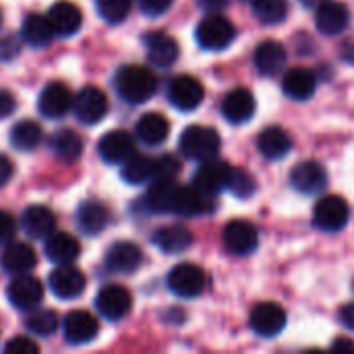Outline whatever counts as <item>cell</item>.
<instances>
[{"label":"cell","mask_w":354,"mask_h":354,"mask_svg":"<svg viewBox=\"0 0 354 354\" xmlns=\"http://www.w3.org/2000/svg\"><path fill=\"white\" fill-rule=\"evenodd\" d=\"M116 91L127 104H143L147 102L156 89H158V79L156 75L141 66V64H127L116 73Z\"/></svg>","instance_id":"6da1fadb"},{"label":"cell","mask_w":354,"mask_h":354,"mask_svg":"<svg viewBox=\"0 0 354 354\" xmlns=\"http://www.w3.org/2000/svg\"><path fill=\"white\" fill-rule=\"evenodd\" d=\"M220 145L222 141H220L218 131L212 127H201V124L185 129L178 141L180 153L189 160H199V162L216 158L220 151Z\"/></svg>","instance_id":"7a4b0ae2"},{"label":"cell","mask_w":354,"mask_h":354,"mask_svg":"<svg viewBox=\"0 0 354 354\" xmlns=\"http://www.w3.org/2000/svg\"><path fill=\"white\" fill-rule=\"evenodd\" d=\"M195 35H197V44L201 48H205V50H224V48H228L232 44V39L236 35V29L226 17L214 12V15H207L199 23Z\"/></svg>","instance_id":"3957f363"},{"label":"cell","mask_w":354,"mask_h":354,"mask_svg":"<svg viewBox=\"0 0 354 354\" xmlns=\"http://www.w3.org/2000/svg\"><path fill=\"white\" fill-rule=\"evenodd\" d=\"M207 286L205 272L195 263H180L168 274V288L180 299H197Z\"/></svg>","instance_id":"277c9868"},{"label":"cell","mask_w":354,"mask_h":354,"mask_svg":"<svg viewBox=\"0 0 354 354\" xmlns=\"http://www.w3.org/2000/svg\"><path fill=\"white\" fill-rule=\"evenodd\" d=\"M131 307H133L131 292L124 286H118V284L104 286L95 297V309L108 322L124 319L131 313Z\"/></svg>","instance_id":"5b68a950"},{"label":"cell","mask_w":354,"mask_h":354,"mask_svg":"<svg viewBox=\"0 0 354 354\" xmlns=\"http://www.w3.org/2000/svg\"><path fill=\"white\" fill-rule=\"evenodd\" d=\"M222 241L228 253L245 257L251 255L257 247H259V234L257 228L247 222V220H232L226 224L224 232H222Z\"/></svg>","instance_id":"8992f818"},{"label":"cell","mask_w":354,"mask_h":354,"mask_svg":"<svg viewBox=\"0 0 354 354\" xmlns=\"http://www.w3.org/2000/svg\"><path fill=\"white\" fill-rule=\"evenodd\" d=\"M6 299L19 311H33L44 299V286L29 274H17L6 288Z\"/></svg>","instance_id":"52a82bcc"},{"label":"cell","mask_w":354,"mask_h":354,"mask_svg":"<svg viewBox=\"0 0 354 354\" xmlns=\"http://www.w3.org/2000/svg\"><path fill=\"white\" fill-rule=\"evenodd\" d=\"M351 216L348 203L338 197V195H326L317 201L315 212H313V220L315 226L326 230V232H338L346 226Z\"/></svg>","instance_id":"ba28073f"},{"label":"cell","mask_w":354,"mask_h":354,"mask_svg":"<svg viewBox=\"0 0 354 354\" xmlns=\"http://www.w3.org/2000/svg\"><path fill=\"white\" fill-rule=\"evenodd\" d=\"M73 110H75V116L79 118V122L95 124L108 114V97L100 87L87 85L77 93V97L73 102Z\"/></svg>","instance_id":"9c48e42d"},{"label":"cell","mask_w":354,"mask_h":354,"mask_svg":"<svg viewBox=\"0 0 354 354\" xmlns=\"http://www.w3.org/2000/svg\"><path fill=\"white\" fill-rule=\"evenodd\" d=\"M230 174H232V166L230 164L212 158V160H205L197 168L195 178H193V185L197 189H201L203 193H207V195H216V193L228 189Z\"/></svg>","instance_id":"30bf717a"},{"label":"cell","mask_w":354,"mask_h":354,"mask_svg":"<svg viewBox=\"0 0 354 354\" xmlns=\"http://www.w3.org/2000/svg\"><path fill=\"white\" fill-rule=\"evenodd\" d=\"M251 328L263 338H274L286 328V311L278 303H259L251 311Z\"/></svg>","instance_id":"8fae6325"},{"label":"cell","mask_w":354,"mask_h":354,"mask_svg":"<svg viewBox=\"0 0 354 354\" xmlns=\"http://www.w3.org/2000/svg\"><path fill=\"white\" fill-rule=\"evenodd\" d=\"M205 97L203 85L189 75L176 77L172 79V83L168 85V100L174 108L183 110V112H191L195 110Z\"/></svg>","instance_id":"7c38bea8"},{"label":"cell","mask_w":354,"mask_h":354,"mask_svg":"<svg viewBox=\"0 0 354 354\" xmlns=\"http://www.w3.org/2000/svg\"><path fill=\"white\" fill-rule=\"evenodd\" d=\"M73 102H75V97H73L71 89L60 81H52L41 89L37 106L46 118H62V116H66V112L73 110Z\"/></svg>","instance_id":"4fadbf2b"},{"label":"cell","mask_w":354,"mask_h":354,"mask_svg":"<svg viewBox=\"0 0 354 354\" xmlns=\"http://www.w3.org/2000/svg\"><path fill=\"white\" fill-rule=\"evenodd\" d=\"M97 153L106 164H124L135 156V139L127 131H110L100 139Z\"/></svg>","instance_id":"5bb4252c"},{"label":"cell","mask_w":354,"mask_h":354,"mask_svg":"<svg viewBox=\"0 0 354 354\" xmlns=\"http://www.w3.org/2000/svg\"><path fill=\"white\" fill-rule=\"evenodd\" d=\"M209 212H214V195L203 193L195 185L193 187H180L178 185L172 214L187 216V218H195V216H205Z\"/></svg>","instance_id":"9a60e30c"},{"label":"cell","mask_w":354,"mask_h":354,"mask_svg":"<svg viewBox=\"0 0 354 354\" xmlns=\"http://www.w3.org/2000/svg\"><path fill=\"white\" fill-rule=\"evenodd\" d=\"M141 261H143L141 249L135 243L122 241L108 249V253L104 257V268L110 274H133L139 270Z\"/></svg>","instance_id":"2e32d148"},{"label":"cell","mask_w":354,"mask_h":354,"mask_svg":"<svg viewBox=\"0 0 354 354\" xmlns=\"http://www.w3.org/2000/svg\"><path fill=\"white\" fill-rule=\"evenodd\" d=\"M85 276L81 270L73 268L71 263L66 266H58L50 278H48V284H50V290L62 299V301H71V299H77L83 290H85Z\"/></svg>","instance_id":"e0dca14e"},{"label":"cell","mask_w":354,"mask_h":354,"mask_svg":"<svg viewBox=\"0 0 354 354\" xmlns=\"http://www.w3.org/2000/svg\"><path fill=\"white\" fill-rule=\"evenodd\" d=\"M97 319L87 311H71L62 322V332L68 344H87L97 336Z\"/></svg>","instance_id":"ac0fdd59"},{"label":"cell","mask_w":354,"mask_h":354,"mask_svg":"<svg viewBox=\"0 0 354 354\" xmlns=\"http://www.w3.org/2000/svg\"><path fill=\"white\" fill-rule=\"evenodd\" d=\"M145 50H147V58L160 66V68H166V66H172L176 60H178V54H180V48L176 44V39L164 31H151L145 35Z\"/></svg>","instance_id":"d6986e66"},{"label":"cell","mask_w":354,"mask_h":354,"mask_svg":"<svg viewBox=\"0 0 354 354\" xmlns=\"http://www.w3.org/2000/svg\"><path fill=\"white\" fill-rule=\"evenodd\" d=\"M315 21H317V29L324 35H340L351 23V12H348L346 4H342V2L324 0L317 6Z\"/></svg>","instance_id":"ffe728a7"},{"label":"cell","mask_w":354,"mask_h":354,"mask_svg":"<svg viewBox=\"0 0 354 354\" xmlns=\"http://www.w3.org/2000/svg\"><path fill=\"white\" fill-rule=\"evenodd\" d=\"M46 17H48L50 25H52L54 33L60 35V37L75 35L83 25V15H81L79 6L73 4V2H66V0L56 2L54 6H50Z\"/></svg>","instance_id":"44dd1931"},{"label":"cell","mask_w":354,"mask_h":354,"mask_svg":"<svg viewBox=\"0 0 354 354\" xmlns=\"http://www.w3.org/2000/svg\"><path fill=\"white\" fill-rule=\"evenodd\" d=\"M23 232L33 241H46L56 230V216L44 205H29L21 216Z\"/></svg>","instance_id":"7402d4cb"},{"label":"cell","mask_w":354,"mask_h":354,"mask_svg":"<svg viewBox=\"0 0 354 354\" xmlns=\"http://www.w3.org/2000/svg\"><path fill=\"white\" fill-rule=\"evenodd\" d=\"M255 108H257L255 97H253V93H251L249 89H245V87L232 89V91L224 97V102H222V114H224V118H226L228 122H232V124H243V122L251 120L253 114H255Z\"/></svg>","instance_id":"603a6c76"},{"label":"cell","mask_w":354,"mask_h":354,"mask_svg":"<svg viewBox=\"0 0 354 354\" xmlns=\"http://www.w3.org/2000/svg\"><path fill=\"white\" fill-rule=\"evenodd\" d=\"M290 185L303 195H315L326 189L328 174L317 162H303L290 172Z\"/></svg>","instance_id":"cb8c5ba5"},{"label":"cell","mask_w":354,"mask_h":354,"mask_svg":"<svg viewBox=\"0 0 354 354\" xmlns=\"http://www.w3.org/2000/svg\"><path fill=\"white\" fill-rule=\"evenodd\" d=\"M37 263V255L33 251V247H29L27 243H19V241H10L6 243L2 255H0V266L10 272V274H27L29 270H33Z\"/></svg>","instance_id":"d4e9b609"},{"label":"cell","mask_w":354,"mask_h":354,"mask_svg":"<svg viewBox=\"0 0 354 354\" xmlns=\"http://www.w3.org/2000/svg\"><path fill=\"white\" fill-rule=\"evenodd\" d=\"M286 60H288V52L280 41L268 39L261 41L255 50V66L266 77L278 75L286 66Z\"/></svg>","instance_id":"484cf974"},{"label":"cell","mask_w":354,"mask_h":354,"mask_svg":"<svg viewBox=\"0 0 354 354\" xmlns=\"http://www.w3.org/2000/svg\"><path fill=\"white\" fill-rule=\"evenodd\" d=\"M110 222V212L100 201H85L77 209V226L85 236H95L106 230Z\"/></svg>","instance_id":"4316f807"},{"label":"cell","mask_w":354,"mask_h":354,"mask_svg":"<svg viewBox=\"0 0 354 354\" xmlns=\"http://www.w3.org/2000/svg\"><path fill=\"white\" fill-rule=\"evenodd\" d=\"M81 253L79 241L66 232H52L46 239V257L56 266L73 263Z\"/></svg>","instance_id":"83f0119b"},{"label":"cell","mask_w":354,"mask_h":354,"mask_svg":"<svg viewBox=\"0 0 354 354\" xmlns=\"http://www.w3.org/2000/svg\"><path fill=\"white\" fill-rule=\"evenodd\" d=\"M170 135V122L160 112L143 114L135 127V137L145 145H160Z\"/></svg>","instance_id":"f1b7e54d"},{"label":"cell","mask_w":354,"mask_h":354,"mask_svg":"<svg viewBox=\"0 0 354 354\" xmlns=\"http://www.w3.org/2000/svg\"><path fill=\"white\" fill-rule=\"evenodd\" d=\"M153 245L164 253H183L193 245V234L189 228L174 224V226H162L153 232Z\"/></svg>","instance_id":"f546056e"},{"label":"cell","mask_w":354,"mask_h":354,"mask_svg":"<svg viewBox=\"0 0 354 354\" xmlns=\"http://www.w3.org/2000/svg\"><path fill=\"white\" fill-rule=\"evenodd\" d=\"M54 29L48 21V17L39 15V12H31L25 17L23 25H21V37L25 44L33 46V48H44L54 39Z\"/></svg>","instance_id":"4dcf8cb0"},{"label":"cell","mask_w":354,"mask_h":354,"mask_svg":"<svg viewBox=\"0 0 354 354\" xmlns=\"http://www.w3.org/2000/svg\"><path fill=\"white\" fill-rule=\"evenodd\" d=\"M315 75L309 71V68H290L286 75H284V81H282V87H284V93L297 102H305L309 100L313 93H315Z\"/></svg>","instance_id":"1f68e13d"},{"label":"cell","mask_w":354,"mask_h":354,"mask_svg":"<svg viewBox=\"0 0 354 354\" xmlns=\"http://www.w3.org/2000/svg\"><path fill=\"white\" fill-rule=\"evenodd\" d=\"M257 147H259L261 156H266L268 160H280V158H284L290 151L292 141H290V135L284 129L268 127V129H263L259 133Z\"/></svg>","instance_id":"d6a6232c"},{"label":"cell","mask_w":354,"mask_h":354,"mask_svg":"<svg viewBox=\"0 0 354 354\" xmlns=\"http://www.w3.org/2000/svg\"><path fill=\"white\" fill-rule=\"evenodd\" d=\"M176 189L178 185L174 180H151L149 191L145 195L147 207L153 214H172Z\"/></svg>","instance_id":"836d02e7"},{"label":"cell","mask_w":354,"mask_h":354,"mask_svg":"<svg viewBox=\"0 0 354 354\" xmlns=\"http://www.w3.org/2000/svg\"><path fill=\"white\" fill-rule=\"evenodd\" d=\"M83 139L79 137V133L75 131H58L52 135L50 139V149L52 153L62 160V162H75L79 160V156L83 153Z\"/></svg>","instance_id":"e575fe53"},{"label":"cell","mask_w":354,"mask_h":354,"mask_svg":"<svg viewBox=\"0 0 354 354\" xmlns=\"http://www.w3.org/2000/svg\"><path fill=\"white\" fill-rule=\"evenodd\" d=\"M122 180L129 185H145L153 180L156 160L149 156H133L122 164Z\"/></svg>","instance_id":"d590c367"},{"label":"cell","mask_w":354,"mask_h":354,"mask_svg":"<svg viewBox=\"0 0 354 354\" xmlns=\"http://www.w3.org/2000/svg\"><path fill=\"white\" fill-rule=\"evenodd\" d=\"M44 139L41 127L33 120H21L10 129V143L19 151H33Z\"/></svg>","instance_id":"8d00e7d4"},{"label":"cell","mask_w":354,"mask_h":354,"mask_svg":"<svg viewBox=\"0 0 354 354\" xmlns=\"http://www.w3.org/2000/svg\"><path fill=\"white\" fill-rule=\"evenodd\" d=\"M253 12L263 25H276L286 19L288 15V2L286 0H255Z\"/></svg>","instance_id":"74e56055"},{"label":"cell","mask_w":354,"mask_h":354,"mask_svg":"<svg viewBox=\"0 0 354 354\" xmlns=\"http://www.w3.org/2000/svg\"><path fill=\"white\" fill-rule=\"evenodd\" d=\"M95 8L97 15L106 21V23H122L131 8H133V0H95Z\"/></svg>","instance_id":"f35d334b"},{"label":"cell","mask_w":354,"mask_h":354,"mask_svg":"<svg viewBox=\"0 0 354 354\" xmlns=\"http://www.w3.org/2000/svg\"><path fill=\"white\" fill-rule=\"evenodd\" d=\"M25 326L35 336H50L58 328V315L54 311H50V309H39V311H33L27 317Z\"/></svg>","instance_id":"ab89813d"},{"label":"cell","mask_w":354,"mask_h":354,"mask_svg":"<svg viewBox=\"0 0 354 354\" xmlns=\"http://www.w3.org/2000/svg\"><path fill=\"white\" fill-rule=\"evenodd\" d=\"M257 185H255V178L247 172V170H239V168H232V174H230V183H228V189L232 195L241 197V199H247L255 193Z\"/></svg>","instance_id":"60d3db41"},{"label":"cell","mask_w":354,"mask_h":354,"mask_svg":"<svg viewBox=\"0 0 354 354\" xmlns=\"http://www.w3.org/2000/svg\"><path fill=\"white\" fill-rule=\"evenodd\" d=\"M180 170V162L170 156V153H164L162 158L156 160V174H153V180H174L176 174Z\"/></svg>","instance_id":"b9f144b4"},{"label":"cell","mask_w":354,"mask_h":354,"mask_svg":"<svg viewBox=\"0 0 354 354\" xmlns=\"http://www.w3.org/2000/svg\"><path fill=\"white\" fill-rule=\"evenodd\" d=\"M4 353L6 354H37L39 353V346L31 340V338H25V336H17L12 338L10 342L4 344Z\"/></svg>","instance_id":"7bdbcfd3"},{"label":"cell","mask_w":354,"mask_h":354,"mask_svg":"<svg viewBox=\"0 0 354 354\" xmlns=\"http://www.w3.org/2000/svg\"><path fill=\"white\" fill-rule=\"evenodd\" d=\"M15 232H17V220L8 212L0 209V245L10 243Z\"/></svg>","instance_id":"ee69618b"},{"label":"cell","mask_w":354,"mask_h":354,"mask_svg":"<svg viewBox=\"0 0 354 354\" xmlns=\"http://www.w3.org/2000/svg\"><path fill=\"white\" fill-rule=\"evenodd\" d=\"M137 2H139L141 12H145L149 17H160L172 6L174 0H137Z\"/></svg>","instance_id":"f6af8a7d"},{"label":"cell","mask_w":354,"mask_h":354,"mask_svg":"<svg viewBox=\"0 0 354 354\" xmlns=\"http://www.w3.org/2000/svg\"><path fill=\"white\" fill-rule=\"evenodd\" d=\"M12 110H15V97H12V93L0 89V118L10 116Z\"/></svg>","instance_id":"bcb514c9"},{"label":"cell","mask_w":354,"mask_h":354,"mask_svg":"<svg viewBox=\"0 0 354 354\" xmlns=\"http://www.w3.org/2000/svg\"><path fill=\"white\" fill-rule=\"evenodd\" d=\"M19 52V44H17V39L15 37H4L2 41H0V58H12L15 54Z\"/></svg>","instance_id":"7dc6e473"},{"label":"cell","mask_w":354,"mask_h":354,"mask_svg":"<svg viewBox=\"0 0 354 354\" xmlns=\"http://www.w3.org/2000/svg\"><path fill=\"white\" fill-rule=\"evenodd\" d=\"M12 172H15V168H12V162L6 158V156H2L0 153V189L12 178Z\"/></svg>","instance_id":"c3c4849f"},{"label":"cell","mask_w":354,"mask_h":354,"mask_svg":"<svg viewBox=\"0 0 354 354\" xmlns=\"http://www.w3.org/2000/svg\"><path fill=\"white\" fill-rule=\"evenodd\" d=\"M340 322L348 328L354 330V303H348L340 309Z\"/></svg>","instance_id":"681fc988"},{"label":"cell","mask_w":354,"mask_h":354,"mask_svg":"<svg viewBox=\"0 0 354 354\" xmlns=\"http://www.w3.org/2000/svg\"><path fill=\"white\" fill-rule=\"evenodd\" d=\"M332 351L354 354V342H353V340H346V338H338V340H336V342L332 344Z\"/></svg>","instance_id":"f907efd6"},{"label":"cell","mask_w":354,"mask_h":354,"mask_svg":"<svg viewBox=\"0 0 354 354\" xmlns=\"http://www.w3.org/2000/svg\"><path fill=\"white\" fill-rule=\"evenodd\" d=\"M199 2V6L201 8H205V10H220V8H224L226 4H228V0H197Z\"/></svg>","instance_id":"816d5d0a"},{"label":"cell","mask_w":354,"mask_h":354,"mask_svg":"<svg viewBox=\"0 0 354 354\" xmlns=\"http://www.w3.org/2000/svg\"><path fill=\"white\" fill-rule=\"evenodd\" d=\"M342 56L348 60V62H354V41H348L342 46Z\"/></svg>","instance_id":"f5cc1de1"},{"label":"cell","mask_w":354,"mask_h":354,"mask_svg":"<svg viewBox=\"0 0 354 354\" xmlns=\"http://www.w3.org/2000/svg\"><path fill=\"white\" fill-rule=\"evenodd\" d=\"M301 2H303L305 6H315V8H317L324 0H301Z\"/></svg>","instance_id":"db71d44e"},{"label":"cell","mask_w":354,"mask_h":354,"mask_svg":"<svg viewBox=\"0 0 354 354\" xmlns=\"http://www.w3.org/2000/svg\"><path fill=\"white\" fill-rule=\"evenodd\" d=\"M247 2H255V0H247Z\"/></svg>","instance_id":"11a10c76"},{"label":"cell","mask_w":354,"mask_h":354,"mask_svg":"<svg viewBox=\"0 0 354 354\" xmlns=\"http://www.w3.org/2000/svg\"><path fill=\"white\" fill-rule=\"evenodd\" d=\"M0 21H2V15H0Z\"/></svg>","instance_id":"9f6ffc18"}]
</instances>
